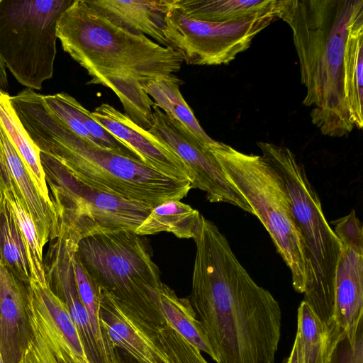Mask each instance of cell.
Instances as JSON below:
<instances>
[{"label":"cell","mask_w":363,"mask_h":363,"mask_svg":"<svg viewBox=\"0 0 363 363\" xmlns=\"http://www.w3.org/2000/svg\"><path fill=\"white\" fill-rule=\"evenodd\" d=\"M189 301L217 363H274L281 311L240 264L226 237L201 215Z\"/></svg>","instance_id":"6da1fadb"},{"label":"cell","mask_w":363,"mask_h":363,"mask_svg":"<svg viewBox=\"0 0 363 363\" xmlns=\"http://www.w3.org/2000/svg\"><path fill=\"white\" fill-rule=\"evenodd\" d=\"M57 37L63 50L88 72V84L111 89L125 115L148 130L155 103L142 84L179 72L182 55L120 26L89 0H74L62 13Z\"/></svg>","instance_id":"7a4b0ae2"},{"label":"cell","mask_w":363,"mask_h":363,"mask_svg":"<svg viewBox=\"0 0 363 363\" xmlns=\"http://www.w3.org/2000/svg\"><path fill=\"white\" fill-rule=\"evenodd\" d=\"M278 18L292 31L303 104L324 135L341 138L353 130L346 99V41L353 25L363 18V0H279Z\"/></svg>","instance_id":"3957f363"},{"label":"cell","mask_w":363,"mask_h":363,"mask_svg":"<svg viewBox=\"0 0 363 363\" xmlns=\"http://www.w3.org/2000/svg\"><path fill=\"white\" fill-rule=\"evenodd\" d=\"M26 133L39 149L77 180L96 190L147 205L186 196L189 181L173 179L143 162L104 149L70 130L46 107L43 95L25 89L10 97Z\"/></svg>","instance_id":"277c9868"},{"label":"cell","mask_w":363,"mask_h":363,"mask_svg":"<svg viewBox=\"0 0 363 363\" xmlns=\"http://www.w3.org/2000/svg\"><path fill=\"white\" fill-rule=\"evenodd\" d=\"M208 150L269 233L291 271L294 289L303 294L311 281V268L280 175L262 155L245 154L217 141Z\"/></svg>","instance_id":"5b68a950"},{"label":"cell","mask_w":363,"mask_h":363,"mask_svg":"<svg viewBox=\"0 0 363 363\" xmlns=\"http://www.w3.org/2000/svg\"><path fill=\"white\" fill-rule=\"evenodd\" d=\"M257 144L282 179L296 225L307 249L311 281L303 293V301L327 324L337 325L333 320V302L342 242L327 221L319 196L292 151L270 143Z\"/></svg>","instance_id":"8992f818"},{"label":"cell","mask_w":363,"mask_h":363,"mask_svg":"<svg viewBox=\"0 0 363 363\" xmlns=\"http://www.w3.org/2000/svg\"><path fill=\"white\" fill-rule=\"evenodd\" d=\"M77 255L99 289L157 327L165 323L159 305L162 284L145 236L133 231L81 239Z\"/></svg>","instance_id":"52a82bcc"},{"label":"cell","mask_w":363,"mask_h":363,"mask_svg":"<svg viewBox=\"0 0 363 363\" xmlns=\"http://www.w3.org/2000/svg\"><path fill=\"white\" fill-rule=\"evenodd\" d=\"M74 0H0V60L23 86L52 77L57 25Z\"/></svg>","instance_id":"ba28073f"},{"label":"cell","mask_w":363,"mask_h":363,"mask_svg":"<svg viewBox=\"0 0 363 363\" xmlns=\"http://www.w3.org/2000/svg\"><path fill=\"white\" fill-rule=\"evenodd\" d=\"M40 157L59 224L79 241L99 234L135 232L152 208L83 184L49 155L40 152Z\"/></svg>","instance_id":"9c48e42d"},{"label":"cell","mask_w":363,"mask_h":363,"mask_svg":"<svg viewBox=\"0 0 363 363\" xmlns=\"http://www.w3.org/2000/svg\"><path fill=\"white\" fill-rule=\"evenodd\" d=\"M278 18L277 4L274 9L240 21H203L187 16L174 1L165 16L163 34L168 47L179 52L187 65H220L248 49L253 38Z\"/></svg>","instance_id":"30bf717a"},{"label":"cell","mask_w":363,"mask_h":363,"mask_svg":"<svg viewBox=\"0 0 363 363\" xmlns=\"http://www.w3.org/2000/svg\"><path fill=\"white\" fill-rule=\"evenodd\" d=\"M153 121L147 130L168 146L184 162L191 172L192 189L206 192L211 203H227L254 215L238 190L228 180L220 165L208 150L179 121L169 117L155 104Z\"/></svg>","instance_id":"8fae6325"},{"label":"cell","mask_w":363,"mask_h":363,"mask_svg":"<svg viewBox=\"0 0 363 363\" xmlns=\"http://www.w3.org/2000/svg\"><path fill=\"white\" fill-rule=\"evenodd\" d=\"M330 223L342 245L335 277L333 320L353 345L363 327V227L354 210Z\"/></svg>","instance_id":"7c38bea8"},{"label":"cell","mask_w":363,"mask_h":363,"mask_svg":"<svg viewBox=\"0 0 363 363\" xmlns=\"http://www.w3.org/2000/svg\"><path fill=\"white\" fill-rule=\"evenodd\" d=\"M50 241L43 260L47 284L66 304L90 363H105L76 283L73 257L78 240L60 228L57 237Z\"/></svg>","instance_id":"4fadbf2b"},{"label":"cell","mask_w":363,"mask_h":363,"mask_svg":"<svg viewBox=\"0 0 363 363\" xmlns=\"http://www.w3.org/2000/svg\"><path fill=\"white\" fill-rule=\"evenodd\" d=\"M28 311L60 363H90L66 304L48 284L30 279Z\"/></svg>","instance_id":"5bb4252c"},{"label":"cell","mask_w":363,"mask_h":363,"mask_svg":"<svg viewBox=\"0 0 363 363\" xmlns=\"http://www.w3.org/2000/svg\"><path fill=\"white\" fill-rule=\"evenodd\" d=\"M100 323L114 348L140 363H172L152 325L109 293L101 290Z\"/></svg>","instance_id":"9a60e30c"},{"label":"cell","mask_w":363,"mask_h":363,"mask_svg":"<svg viewBox=\"0 0 363 363\" xmlns=\"http://www.w3.org/2000/svg\"><path fill=\"white\" fill-rule=\"evenodd\" d=\"M94 118L116 138L131 149L147 165L179 181L192 184L191 174L182 160L168 146L108 104L91 112Z\"/></svg>","instance_id":"2e32d148"},{"label":"cell","mask_w":363,"mask_h":363,"mask_svg":"<svg viewBox=\"0 0 363 363\" xmlns=\"http://www.w3.org/2000/svg\"><path fill=\"white\" fill-rule=\"evenodd\" d=\"M29 284L0 261V354L4 363H21L30 338Z\"/></svg>","instance_id":"e0dca14e"},{"label":"cell","mask_w":363,"mask_h":363,"mask_svg":"<svg viewBox=\"0 0 363 363\" xmlns=\"http://www.w3.org/2000/svg\"><path fill=\"white\" fill-rule=\"evenodd\" d=\"M0 143L8 169L13 184L36 228L40 244L57 237L60 232L58 216L52 204L40 195L18 152L0 124Z\"/></svg>","instance_id":"ac0fdd59"},{"label":"cell","mask_w":363,"mask_h":363,"mask_svg":"<svg viewBox=\"0 0 363 363\" xmlns=\"http://www.w3.org/2000/svg\"><path fill=\"white\" fill-rule=\"evenodd\" d=\"M89 1L120 26L168 47L163 34L164 18L175 0Z\"/></svg>","instance_id":"d6986e66"},{"label":"cell","mask_w":363,"mask_h":363,"mask_svg":"<svg viewBox=\"0 0 363 363\" xmlns=\"http://www.w3.org/2000/svg\"><path fill=\"white\" fill-rule=\"evenodd\" d=\"M345 336L337 325H330L303 301L297 312L299 363H330L338 342Z\"/></svg>","instance_id":"ffe728a7"},{"label":"cell","mask_w":363,"mask_h":363,"mask_svg":"<svg viewBox=\"0 0 363 363\" xmlns=\"http://www.w3.org/2000/svg\"><path fill=\"white\" fill-rule=\"evenodd\" d=\"M0 124L23 162L39 193L48 203L52 204L45 174L40 161V151L22 125L11 104L9 94L1 91H0Z\"/></svg>","instance_id":"44dd1931"},{"label":"cell","mask_w":363,"mask_h":363,"mask_svg":"<svg viewBox=\"0 0 363 363\" xmlns=\"http://www.w3.org/2000/svg\"><path fill=\"white\" fill-rule=\"evenodd\" d=\"M159 305L165 323L217 363L216 355L189 298L179 297L172 289L162 283Z\"/></svg>","instance_id":"7402d4cb"},{"label":"cell","mask_w":363,"mask_h":363,"mask_svg":"<svg viewBox=\"0 0 363 363\" xmlns=\"http://www.w3.org/2000/svg\"><path fill=\"white\" fill-rule=\"evenodd\" d=\"M175 4L192 18L228 23L274 9L278 0H175Z\"/></svg>","instance_id":"603a6c76"},{"label":"cell","mask_w":363,"mask_h":363,"mask_svg":"<svg viewBox=\"0 0 363 363\" xmlns=\"http://www.w3.org/2000/svg\"><path fill=\"white\" fill-rule=\"evenodd\" d=\"M180 79L174 74L162 76L142 84L143 89L169 117L186 126L201 142L210 145L216 142L200 125L179 90Z\"/></svg>","instance_id":"cb8c5ba5"},{"label":"cell","mask_w":363,"mask_h":363,"mask_svg":"<svg viewBox=\"0 0 363 363\" xmlns=\"http://www.w3.org/2000/svg\"><path fill=\"white\" fill-rule=\"evenodd\" d=\"M201 215L180 201H167L152 208L135 233L145 236L166 232L179 238L193 239Z\"/></svg>","instance_id":"d4e9b609"},{"label":"cell","mask_w":363,"mask_h":363,"mask_svg":"<svg viewBox=\"0 0 363 363\" xmlns=\"http://www.w3.org/2000/svg\"><path fill=\"white\" fill-rule=\"evenodd\" d=\"M363 18L357 21L348 34L345 57L346 99L354 128L363 127Z\"/></svg>","instance_id":"484cf974"},{"label":"cell","mask_w":363,"mask_h":363,"mask_svg":"<svg viewBox=\"0 0 363 363\" xmlns=\"http://www.w3.org/2000/svg\"><path fill=\"white\" fill-rule=\"evenodd\" d=\"M0 261L19 280L29 284L31 274L26 250L4 194H0Z\"/></svg>","instance_id":"4316f807"},{"label":"cell","mask_w":363,"mask_h":363,"mask_svg":"<svg viewBox=\"0 0 363 363\" xmlns=\"http://www.w3.org/2000/svg\"><path fill=\"white\" fill-rule=\"evenodd\" d=\"M18 226L26 250L31 279L47 284L43 257L36 228L14 184L3 192Z\"/></svg>","instance_id":"83f0119b"},{"label":"cell","mask_w":363,"mask_h":363,"mask_svg":"<svg viewBox=\"0 0 363 363\" xmlns=\"http://www.w3.org/2000/svg\"><path fill=\"white\" fill-rule=\"evenodd\" d=\"M157 335L172 363H208L201 351L169 324L158 326Z\"/></svg>","instance_id":"f1b7e54d"},{"label":"cell","mask_w":363,"mask_h":363,"mask_svg":"<svg viewBox=\"0 0 363 363\" xmlns=\"http://www.w3.org/2000/svg\"><path fill=\"white\" fill-rule=\"evenodd\" d=\"M330 363H363V327L353 345L346 336L338 342Z\"/></svg>","instance_id":"f546056e"},{"label":"cell","mask_w":363,"mask_h":363,"mask_svg":"<svg viewBox=\"0 0 363 363\" xmlns=\"http://www.w3.org/2000/svg\"><path fill=\"white\" fill-rule=\"evenodd\" d=\"M13 185L0 143V194L6 190L10 189Z\"/></svg>","instance_id":"4dcf8cb0"},{"label":"cell","mask_w":363,"mask_h":363,"mask_svg":"<svg viewBox=\"0 0 363 363\" xmlns=\"http://www.w3.org/2000/svg\"><path fill=\"white\" fill-rule=\"evenodd\" d=\"M0 91L8 93L9 83L6 67L0 60Z\"/></svg>","instance_id":"1f68e13d"},{"label":"cell","mask_w":363,"mask_h":363,"mask_svg":"<svg viewBox=\"0 0 363 363\" xmlns=\"http://www.w3.org/2000/svg\"><path fill=\"white\" fill-rule=\"evenodd\" d=\"M115 349L117 363H140L129 354H128L125 352L118 348Z\"/></svg>","instance_id":"d6a6232c"},{"label":"cell","mask_w":363,"mask_h":363,"mask_svg":"<svg viewBox=\"0 0 363 363\" xmlns=\"http://www.w3.org/2000/svg\"><path fill=\"white\" fill-rule=\"evenodd\" d=\"M288 363H299L298 361V345L296 340L293 345V347L289 357H288Z\"/></svg>","instance_id":"836d02e7"},{"label":"cell","mask_w":363,"mask_h":363,"mask_svg":"<svg viewBox=\"0 0 363 363\" xmlns=\"http://www.w3.org/2000/svg\"><path fill=\"white\" fill-rule=\"evenodd\" d=\"M282 363H288V357L284 359L282 362Z\"/></svg>","instance_id":"e575fe53"},{"label":"cell","mask_w":363,"mask_h":363,"mask_svg":"<svg viewBox=\"0 0 363 363\" xmlns=\"http://www.w3.org/2000/svg\"><path fill=\"white\" fill-rule=\"evenodd\" d=\"M0 363H4L3 360H2V358L1 357V354H0Z\"/></svg>","instance_id":"d590c367"}]
</instances>
